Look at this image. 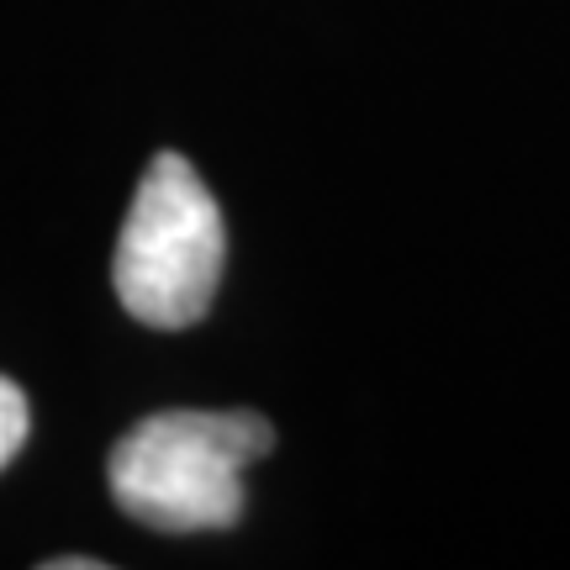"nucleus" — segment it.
I'll return each mask as SVG.
<instances>
[{
	"instance_id": "obj_1",
	"label": "nucleus",
	"mask_w": 570,
	"mask_h": 570,
	"mask_svg": "<svg viewBox=\"0 0 570 570\" xmlns=\"http://www.w3.org/2000/svg\"><path fill=\"white\" fill-rule=\"evenodd\" d=\"M275 433L259 412H154L111 449V497L159 533L227 529L244 512V470Z\"/></svg>"
},
{
	"instance_id": "obj_2",
	"label": "nucleus",
	"mask_w": 570,
	"mask_h": 570,
	"mask_svg": "<svg viewBox=\"0 0 570 570\" xmlns=\"http://www.w3.org/2000/svg\"><path fill=\"white\" fill-rule=\"evenodd\" d=\"M223 265L227 233L206 180L190 159L159 154L132 190L117 259H111L122 306L159 333H180L206 317Z\"/></svg>"
},
{
	"instance_id": "obj_3",
	"label": "nucleus",
	"mask_w": 570,
	"mask_h": 570,
	"mask_svg": "<svg viewBox=\"0 0 570 570\" xmlns=\"http://www.w3.org/2000/svg\"><path fill=\"white\" fill-rule=\"evenodd\" d=\"M27 428H32L27 396H21L17 381H6V375H0V470L21 454V444H27Z\"/></svg>"
}]
</instances>
